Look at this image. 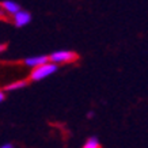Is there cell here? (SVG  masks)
<instances>
[{"label": "cell", "instance_id": "5b68a950", "mask_svg": "<svg viewBox=\"0 0 148 148\" xmlns=\"http://www.w3.org/2000/svg\"><path fill=\"white\" fill-rule=\"evenodd\" d=\"M1 7H3V10H4L5 12H8V14H16L19 10H21V7H19L18 3L11 1V0H5V1H3V3H1Z\"/></svg>", "mask_w": 148, "mask_h": 148}, {"label": "cell", "instance_id": "52a82bcc", "mask_svg": "<svg viewBox=\"0 0 148 148\" xmlns=\"http://www.w3.org/2000/svg\"><path fill=\"white\" fill-rule=\"evenodd\" d=\"M83 148H101V145H99V141L97 137H90V139L86 141Z\"/></svg>", "mask_w": 148, "mask_h": 148}, {"label": "cell", "instance_id": "277c9868", "mask_svg": "<svg viewBox=\"0 0 148 148\" xmlns=\"http://www.w3.org/2000/svg\"><path fill=\"white\" fill-rule=\"evenodd\" d=\"M49 63V57L48 56H34V57H29L25 60V64L29 65V67L37 68L40 65H44V64Z\"/></svg>", "mask_w": 148, "mask_h": 148}, {"label": "cell", "instance_id": "6da1fadb", "mask_svg": "<svg viewBox=\"0 0 148 148\" xmlns=\"http://www.w3.org/2000/svg\"><path fill=\"white\" fill-rule=\"evenodd\" d=\"M57 71V65L53 63H46L44 65H40V67L34 68L30 73V79L34 82H38V80H42L45 77L50 76L52 73Z\"/></svg>", "mask_w": 148, "mask_h": 148}, {"label": "cell", "instance_id": "7a4b0ae2", "mask_svg": "<svg viewBox=\"0 0 148 148\" xmlns=\"http://www.w3.org/2000/svg\"><path fill=\"white\" fill-rule=\"evenodd\" d=\"M48 57H49V63H53L57 65L60 63L75 61V60H77V54L75 52H71V50H57V52H53Z\"/></svg>", "mask_w": 148, "mask_h": 148}, {"label": "cell", "instance_id": "8fae6325", "mask_svg": "<svg viewBox=\"0 0 148 148\" xmlns=\"http://www.w3.org/2000/svg\"><path fill=\"white\" fill-rule=\"evenodd\" d=\"M92 116H94V113H92V112H90V113H88V118H91V117H92Z\"/></svg>", "mask_w": 148, "mask_h": 148}, {"label": "cell", "instance_id": "ba28073f", "mask_svg": "<svg viewBox=\"0 0 148 148\" xmlns=\"http://www.w3.org/2000/svg\"><path fill=\"white\" fill-rule=\"evenodd\" d=\"M4 98H5L4 92H3V91L0 90V103H1V102H3V101H4Z\"/></svg>", "mask_w": 148, "mask_h": 148}, {"label": "cell", "instance_id": "3957f363", "mask_svg": "<svg viewBox=\"0 0 148 148\" xmlns=\"http://www.w3.org/2000/svg\"><path fill=\"white\" fill-rule=\"evenodd\" d=\"M32 21V15L27 12V11H23V10H19L16 14H14V22L18 27L26 26L29 25Z\"/></svg>", "mask_w": 148, "mask_h": 148}, {"label": "cell", "instance_id": "8992f818", "mask_svg": "<svg viewBox=\"0 0 148 148\" xmlns=\"http://www.w3.org/2000/svg\"><path fill=\"white\" fill-rule=\"evenodd\" d=\"M27 86V82L26 80H19V82H15L12 84H8L5 87L7 91H15V90H19V88H23Z\"/></svg>", "mask_w": 148, "mask_h": 148}, {"label": "cell", "instance_id": "30bf717a", "mask_svg": "<svg viewBox=\"0 0 148 148\" xmlns=\"http://www.w3.org/2000/svg\"><path fill=\"white\" fill-rule=\"evenodd\" d=\"M0 148H14V147L11 145V144H4V145H1Z\"/></svg>", "mask_w": 148, "mask_h": 148}, {"label": "cell", "instance_id": "9c48e42d", "mask_svg": "<svg viewBox=\"0 0 148 148\" xmlns=\"http://www.w3.org/2000/svg\"><path fill=\"white\" fill-rule=\"evenodd\" d=\"M5 48H7V46H5L4 44H0V53H1V52H4Z\"/></svg>", "mask_w": 148, "mask_h": 148}]
</instances>
